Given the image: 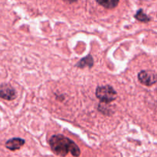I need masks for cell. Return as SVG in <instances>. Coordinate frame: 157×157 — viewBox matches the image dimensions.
Wrapping results in <instances>:
<instances>
[{
	"instance_id": "6da1fadb",
	"label": "cell",
	"mask_w": 157,
	"mask_h": 157,
	"mask_svg": "<svg viewBox=\"0 0 157 157\" xmlns=\"http://www.w3.org/2000/svg\"><path fill=\"white\" fill-rule=\"evenodd\" d=\"M49 145L52 152L57 156L65 157L69 153L75 157H79L81 155L79 147L64 135H53L49 140Z\"/></svg>"
},
{
	"instance_id": "7a4b0ae2",
	"label": "cell",
	"mask_w": 157,
	"mask_h": 157,
	"mask_svg": "<svg viewBox=\"0 0 157 157\" xmlns=\"http://www.w3.org/2000/svg\"><path fill=\"white\" fill-rule=\"evenodd\" d=\"M95 94L101 103H110L117 99V92L110 85L99 86L97 87Z\"/></svg>"
},
{
	"instance_id": "3957f363",
	"label": "cell",
	"mask_w": 157,
	"mask_h": 157,
	"mask_svg": "<svg viewBox=\"0 0 157 157\" xmlns=\"http://www.w3.org/2000/svg\"><path fill=\"white\" fill-rule=\"evenodd\" d=\"M138 80L146 86H152L156 83V74L153 71H141L138 74Z\"/></svg>"
},
{
	"instance_id": "277c9868",
	"label": "cell",
	"mask_w": 157,
	"mask_h": 157,
	"mask_svg": "<svg viewBox=\"0 0 157 157\" xmlns=\"http://www.w3.org/2000/svg\"><path fill=\"white\" fill-rule=\"evenodd\" d=\"M0 98L6 101H13L16 98V91L9 84H0Z\"/></svg>"
},
{
	"instance_id": "5b68a950",
	"label": "cell",
	"mask_w": 157,
	"mask_h": 157,
	"mask_svg": "<svg viewBox=\"0 0 157 157\" xmlns=\"http://www.w3.org/2000/svg\"><path fill=\"white\" fill-rule=\"evenodd\" d=\"M25 143V140L21 139V138H12L6 143V147L11 151H15V150H18L24 146Z\"/></svg>"
},
{
	"instance_id": "8992f818",
	"label": "cell",
	"mask_w": 157,
	"mask_h": 157,
	"mask_svg": "<svg viewBox=\"0 0 157 157\" xmlns=\"http://www.w3.org/2000/svg\"><path fill=\"white\" fill-rule=\"evenodd\" d=\"M94 65V59L93 57L91 55H88L87 56H86L85 58H82L78 64H76V66L78 67H81V68H84V67H92Z\"/></svg>"
},
{
	"instance_id": "52a82bcc",
	"label": "cell",
	"mask_w": 157,
	"mask_h": 157,
	"mask_svg": "<svg viewBox=\"0 0 157 157\" xmlns=\"http://www.w3.org/2000/svg\"><path fill=\"white\" fill-rule=\"evenodd\" d=\"M97 2L105 9H112L117 7L120 0H96Z\"/></svg>"
},
{
	"instance_id": "ba28073f",
	"label": "cell",
	"mask_w": 157,
	"mask_h": 157,
	"mask_svg": "<svg viewBox=\"0 0 157 157\" xmlns=\"http://www.w3.org/2000/svg\"><path fill=\"white\" fill-rule=\"evenodd\" d=\"M135 18L136 20L142 22H148L150 21V18L144 12L143 9H139L135 15Z\"/></svg>"
},
{
	"instance_id": "9c48e42d",
	"label": "cell",
	"mask_w": 157,
	"mask_h": 157,
	"mask_svg": "<svg viewBox=\"0 0 157 157\" xmlns=\"http://www.w3.org/2000/svg\"><path fill=\"white\" fill-rule=\"evenodd\" d=\"M64 1L67 2L69 3H73V2H77L78 0H64Z\"/></svg>"
}]
</instances>
